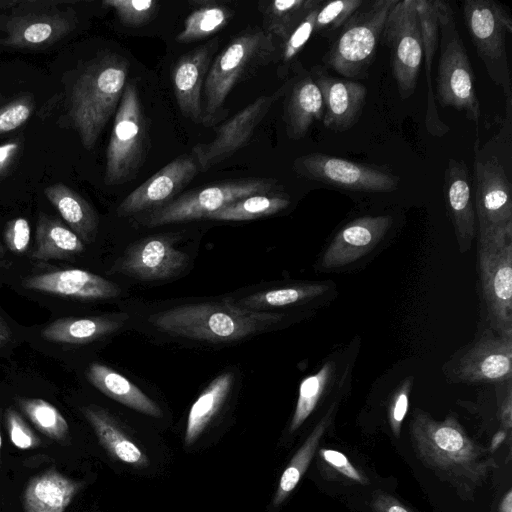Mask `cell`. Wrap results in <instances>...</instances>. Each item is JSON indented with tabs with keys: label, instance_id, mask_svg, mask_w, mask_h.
<instances>
[{
	"label": "cell",
	"instance_id": "38",
	"mask_svg": "<svg viewBox=\"0 0 512 512\" xmlns=\"http://www.w3.org/2000/svg\"><path fill=\"white\" fill-rule=\"evenodd\" d=\"M17 403L41 433L61 444L67 443L69 426L55 406L39 398H18Z\"/></svg>",
	"mask_w": 512,
	"mask_h": 512
},
{
	"label": "cell",
	"instance_id": "29",
	"mask_svg": "<svg viewBox=\"0 0 512 512\" xmlns=\"http://www.w3.org/2000/svg\"><path fill=\"white\" fill-rule=\"evenodd\" d=\"M44 194L83 243H91L95 239L98 217L80 194L63 183L46 187Z\"/></svg>",
	"mask_w": 512,
	"mask_h": 512
},
{
	"label": "cell",
	"instance_id": "13",
	"mask_svg": "<svg viewBox=\"0 0 512 512\" xmlns=\"http://www.w3.org/2000/svg\"><path fill=\"white\" fill-rule=\"evenodd\" d=\"M289 85L290 81H287L274 93L258 97L217 127L213 140L196 144L191 155L199 170L207 171L246 145L258 124L271 106L288 90Z\"/></svg>",
	"mask_w": 512,
	"mask_h": 512
},
{
	"label": "cell",
	"instance_id": "9",
	"mask_svg": "<svg viewBox=\"0 0 512 512\" xmlns=\"http://www.w3.org/2000/svg\"><path fill=\"white\" fill-rule=\"evenodd\" d=\"M145 148V121L138 90L126 83L119 102L106 151L104 181L117 185L139 170Z\"/></svg>",
	"mask_w": 512,
	"mask_h": 512
},
{
	"label": "cell",
	"instance_id": "5",
	"mask_svg": "<svg viewBox=\"0 0 512 512\" xmlns=\"http://www.w3.org/2000/svg\"><path fill=\"white\" fill-rule=\"evenodd\" d=\"M439 26L440 56L436 77V97L441 107L464 111L476 124L480 104L475 92V78L465 46L459 35L449 2L435 0Z\"/></svg>",
	"mask_w": 512,
	"mask_h": 512
},
{
	"label": "cell",
	"instance_id": "12",
	"mask_svg": "<svg viewBox=\"0 0 512 512\" xmlns=\"http://www.w3.org/2000/svg\"><path fill=\"white\" fill-rule=\"evenodd\" d=\"M294 170L307 179L353 191L388 192L398 185L395 176L374 166L322 153L296 158Z\"/></svg>",
	"mask_w": 512,
	"mask_h": 512
},
{
	"label": "cell",
	"instance_id": "34",
	"mask_svg": "<svg viewBox=\"0 0 512 512\" xmlns=\"http://www.w3.org/2000/svg\"><path fill=\"white\" fill-rule=\"evenodd\" d=\"M321 0H274L262 7L265 31L285 41Z\"/></svg>",
	"mask_w": 512,
	"mask_h": 512
},
{
	"label": "cell",
	"instance_id": "27",
	"mask_svg": "<svg viewBox=\"0 0 512 512\" xmlns=\"http://www.w3.org/2000/svg\"><path fill=\"white\" fill-rule=\"evenodd\" d=\"M127 318L126 314L61 318L45 326L41 335L50 342L85 344L116 332Z\"/></svg>",
	"mask_w": 512,
	"mask_h": 512
},
{
	"label": "cell",
	"instance_id": "7",
	"mask_svg": "<svg viewBox=\"0 0 512 512\" xmlns=\"http://www.w3.org/2000/svg\"><path fill=\"white\" fill-rule=\"evenodd\" d=\"M477 266L491 329L512 338V228L479 233Z\"/></svg>",
	"mask_w": 512,
	"mask_h": 512
},
{
	"label": "cell",
	"instance_id": "2",
	"mask_svg": "<svg viewBox=\"0 0 512 512\" xmlns=\"http://www.w3.org/2000/svg\"><path fill=\"white\" fill-rule=\"evenodd\" d=\"M282 313L249 310L232 301L187 304L149 317L169 334L208 342H230L261 332L283 319Z\"/></svg>",
	"mask_w": 512,
	"mask_h": 512
},
{
	"label": "cell",
	"instance_id": "33",
	"mask_svg": "<svg viewBox=\"0 0 512 512\" xmlns=\"http://www.w3.org/2000/svg\"><path fill=\"white\" fill-rule=\"evenodd\" d=\"M332 411L333 407L317 423L283 471L273 499V505L275 507L282 504V502L290 495L307 470L315 451L319 446L321 438L331 422Z\"/></svg>",
	"mask_w": 512,
	"mask_h": 512
},
{
	"label": "cell",
	"instance_id": "44",
	"mask_svg": "<svg viewBox=\"0 0 512 512\" xmlns=\"http://www.w3.org/2000/svg\"><path fill=\"white\" fill-rule=\"evenodd\" d=\"M33 104L29 98L14 100L0 109V134L23 125L31 116Z\"/></svg>",
	"mask_w": 512,
	"mask_h": 512
},
{
	"label": "cell",
	"instance_id": "30",
	"mask_svg": "<svg viewBox=\"0 0 512 512\" xmlns=\"http://www.w3.org/2000/svg\"><path fill=\"white\" fill-rule=\"evenodd\" d=\"M81 411L99 442L112 456L138 468L148 465L149 460L146 455L106 411L95 406L82 407Z\"/></svg>",
	"mask_w": 512,
	"mask_h": 512
},
{
	"label": "cell",
	"instance_id": "50",
	"mask_svg": "<svg viewBox=\"0 0 512 512\" xmlns=\"http://www.w3.org/2000/svg\"><path fill=\"white\" fill-rule=\"evenodd\" d=\"M511 381L507 384L506 395L500 406V417L502 425L506 431H509L512 427V400H511Z\"/></svg>",
	"mask_w": 512,
	"mask_h": 512
},
{
	"label": "cell",
	"instance_id": "1",
	"mask_svg": "<svg viewBox=\"0 0 512 512\" xmlns=\"http://www.w3.org/2000/svg\"><path fill=\"white\" fill-rule=\"evenodd\" d=\"M410 433L423 465L464 496H473L497 467L489 450L474 442L453 416L437 421L426 412L415 410Z\"/></svg>",
	"mask_w": 512,
	"mask_h": 512
},
{
	"label": "cell",
	"instance_id": "42",
	"mask_svg": "<svg viewBox=\"0 0 512 512\" xmlns=\"http://www.w3.org/2000/svg\"><path fill=\"white\" fill-rule=\"evenodd\" d=\"M321 4L312 9L283 42L284 45L280 54L281 72L286 73L288 71L290 64L296 59L314 33L315 18Z\"/></svg>",
	"mask_w": 512,
	"mask_h": 512
},
{
	"label": "cell",
	"instance_id": "51",
	"mask_svg": "<svg viewBox=\"0 0 512 512\" xmlns=\"http://www.w3.org/2000/svg\"><path fill=\"white\" fill-rule=\"evenodd\" d=\"M508 431L500 430L498 431L492 438L490 446H489V452L493 453L507 438Z\"/></svg>",
	"mask_w": 512,
	"mask_h": 512
},
{
	"label": "cell",
	"instance_id": "31",
	"mask_svg": "<svg viewBox=\"0 0 512 512\" xmlns=\"http://www.w3.org/2000/svg\"><path fill=\"white\" fill-rule=\"evenodd\" d=\"M82 240L62 221L41 214L36 225L35 260H65L83 252Z\"/></svg>",
	"mask_w": 512,
	"mask_h": 512
},
{
	"label": "cell",
	"instance_id": "49",
	"mask_svg": "<svg viewBox=\"0 0 512 512\" xmlns=\"http://www.w3.org/2000/svg\"><path fill=\"white\" fill-rule=\"evenodd\" d=\"M19 150L17 142L0 145V178L7 172Z\"/></svg>",
	"mask_w": 512,
	"mask_h": 512
},
{
	"label": "cell",
	"instance_id": "52",
	"mask_svg": "<svg viewBox=\"0 0 512 512\" xmlns=\"http://www.w3.org/2000/svg\"><path fill=\"white\" fill-rule=\"evenodd\" d=\"M499 512H512V491L508 490L504 495L500 506Z\"/></svg>",
	"mask_w": 512,
	"mask_h": 512
},
{
	"label": "cell",
	"instance_id": "23",
	"mask_svg": "<svg viewBox=\"0 0 512 512\" xmlns=\"http://www.w3.org/2000/svg\"><path fill=\"white\" fill-rule=\"evenodd\" d=\"M215 43L183 55L174 65L171 81L181 113L195 123L202 122V89Z\"/></svg>",
	"mask_w": 512,
	"mask_h": 512
},
{
	"label": "cell",
	"instance_id": "11",
	"mask_svg": "<svg viewBox=\"0 0 512 512\" xmlns=\"http://www.w3.org/2000/svg\"><path fill=\"white\" fill-rule=\"evenodd\" d=\"M270 179H241L221 182L185 193L155 210L147 218L148 226L208 218L226 205L242 198L268 194L275 187Z\"/></svg>",
	"mask_w": 512,
	"mask_h": 512
},
{
	"label": "cell",
	"instance_id": "24",
	"mask_svg": "<svg viewBox=\"0 0 512 512\" xmlns=\"http://www.w3.org/2000/svg\"><path fill=\"white\" fill-rule=\"evenodd\" d=\"M83 483L56 469L33 477L23 494L24 512H65Z\"/></svg>",
	"mask_w": 512,
	"mask_h": 512
},
{
	"label": "cell",
	"instance_id": "17",
	"mask_svg": "<svg viewBox=\"0 0 512 512\" xmlns=\"http://www.w3.org/2000/svg\"><path fill=\"white\" fill-rule=\"evenodd\" d=\"M192 155L175 158L127 195L117 208V215L126 217L165 202L182 190L199 172Z\"/></svg>",
	"mask_w": 512,
	"mask_h": 512
},
{
	"label": "cell",
	"instance_id": "10",
	"mask_svg": "<svg viewBox=\"0 0 512 512\" xmlns=\"http://www.w3.org/2000/svg\"><path fill=\"white\" fill-rule=\"evenodd\" d=\"M389 48L398 93L407 99L415 91L423 60V43L415 0H397L390 10L381 36Z\"/></svg>",
	"mask_w": 512,
	"mask_h": 512
},
{
	"label": "cell",
	"instance_id": "41",
	"mask_svg": "<svg viewBox=\"0 0 512 512\" xmlns=\"http://www.w3.org/2000/svg\"><path fill=\"white\" fill-rule=\"evenodd\" d=\"M103 4L112 8L121 23L128 27L146 24L159 8V3L153 0H105Z\"/></svg>",
	"mask_w": 512,
	"mask_h": 512
},
{
	"label": "cell",
	"instance_id": "37",
	"mask_svg": "<svg viewBox=\"0 0 512 512\" xmlns=\"http://www.w3.org/2000/svg\"><path fill=\"white\" fill-rule=\"evenodd\" d=\"M329 289L326 283H312L272 289L251 294L239 301L240 307L260 311V309L282 307L314 299Z\"/></svg>",
	"mask_w": 512,
	"mask_h": 512
},
{
	"label": "cell",
	"instance_id": "25",
	"mask_svg": "<svg viewBox=\"0 0 512 512\" xmlns=\"http://www.w3.org/2000/svg\"><path fill=\"white\" fill-rule=\"evenodd\" d=\"M324 103L321 92L310 73H306L291 86L286 101L285 121L287 134L292 139L304 137L315 121H322Z\"/></svg>",
	"mask_w": 512,
	"mask_h": 512
},
{
	"label": "cell",
	"instance_id": "46",
	"mask_svg": "<svg viewBox=\"0 0 512 512\" xmlns=\"http://www.w3.org/2000/svg\"><path fill=\"white\" fill-rule=\"evenodd\" d=\"M412 382V377H410L402 383L394 393L389 406L390 426L396 437L400 434L402 422L407 413Z\"/></svg>",
	"mask_w": 512,
	"mask_h": 512
},
{
	"label": "cell",
	"instance_id": "20",
	"mask_svg": "<svg viewBox=\"0 0 512 512\" xmlns=\"http://www.w3.org/2000/svg\"><path fill=\"white\" fill-rule=\"evenodd\" d=\"M386 215L364 216L345 225L325 250L321 267L335 269L360 259L382 240L391 226Z\"/></svg>",
	"mask_w": 512,
	"mask_h": 512
},
{
	"label": "cell",
	"instance_id": "45",
	"mask_svg": "<svg viewBox=\"0 0 512 512\" xmlns=\"http://www.w3.org/2000/svg\"><path fill=\"white\" fill-rule=\"evenodd\" d=\"M4 238L13 253H25L31 239V229L27 219L18 217L9 221L5 228Z\"/></svg>",
	"mask_w": 512,
	"mask_h": 512
},
{
	"label": "cell",
	"instance_id": "40",
	"mask_svg": "<svg viewBox=\"0 0 512 512\" xmlns=\"http://www.w3.org/2000/svg\"><path fill=\"white\" fill-rule=\"evenodd\" d=\"M364 0H336L322 2L315 18L314 33L328 36L348 21Z\"/></svg>",
	"mask_w": 512,
	"mask_h": 512
},
{
	"label": "cell",
	"instance_id": "26",
	"mask_svg": "<svg viewBox=\"0 0 512 512\" xmlns=\"http://www.w3.org/2000/svg\"><path fill=\"white\" fill-rule=\"evenodd\" d=\"M415 5L421 29L424 66L428 89L425 124L430 134L442 137L449 131V127L441 121L438 115L431 83L432 64L439 42V26L435 0H415Z\"/></svg>",
	"mask_w": 512,
	"mask_h": 512
},
{
	"label": "cell",
	"instance_id": "54",
	"mask_svg": "<svg viewBox=\"0 0 512 512\" xmlns=\"http://www.w3.org/2000/svg\"><path fill=\"white\" fill-rule=\"evenodd\" d=\"M1 446H2V439H1V434H0V453H1Z\"/></svg>",
	"mask_w": 512,
	"mask_h": 512
},
{
	"label": "cell",
	"instance_id": "28",
	"mask_svg": "<svg viewBox=\"0 0 512 512\" xmlns=\"http://www.w3.org/2000/svg\"><path fill=\"white\" fill-rule=\"evenodd\" d=\"M85 374L88 381L109 398L143 414L157 418L162 416L160 407L152 399L110 367L91 363Z\"/></svg>",
	"mask_w": 512,
	"mask_h": 512
},
{
	"label": "cell",
	"instance_id": "35",
	"mask_svg": "<svg viewBox=\"0 0 512 512\" xmlns=\"http://www.w3.org/2000/svg\"><path fill=\"white\" fill-rule=\"evenodd\" d=\"M290 199L286 195L256 194L232 202L208 217L220 221L253 220L276 214L287 208Z\"/></svg>",
	"mask_w": 512,
	"mask_h": 512
},
{
	"label": "cell",
	"instance_id": "16",
	"mask_svg": "<svg viewBox=\"0 0 512 512\" xmlns=\"http://www.w3.org/2000/svg\"><path fill=\"white\" fill-rule=\"evenodd\" d=\"M187 261V256L173 246L170 238L155 235L131 245L111 271L140 280H164L179 273Z\"/></svg>",
	"mask_w": 512,
	"mask_h": 512
},
{
	"label": "cell",
	"instance_id": "36",
	"mask_svg": "<svg viewBox=\"0 0 512 512\" xmlns=\"http://www.w3.org/2000/svg\"><path fill=\"white\" fill-rule=\"evenodd\" d=\"M184 21L182 31L177 35L179 43L198 41L221 30L231 19L232 11L215 2H202Z\"/></svg>",
	"mask_w": 512,
	"mask_h": 512
},
{
	"label": "cell",
	"instance_id": "19",
	"mask_svg": "<svg viewBox=\"0 0 512 512\" xmlns=\"http://www.w3.org/2000/svg\"><path fill=\"white\" fill-rule=\"evenodd\" d=\"M310 74L323 98L324 126L335 132L349 130L362 114L366 87L354 80L334 77L320 65L314 66Z\"/></svg>",
	"mask_w": 512,
	"mask_h": 512
},
{
	"label": "cell",
	"instance_id": "39",
	"mask_svg": "<svg viewBox=\"0 0 512 512\" xmlns=\"http://www.w3.org/2000/svg\"><path fill=\"white\" fill-rule=\"evenodd\" d=\"M334 372L332 363H326L321 369L301 382L296 408L291 420L290 431L297 430L316 408L319 400L330 384Z\"/></svg>",
	"mask_w": 512,
	"mask_h": 512
},
{
	"label": "cell",
	"instance_id": "15",
	"mask_svg": "<svg viewBox=\"0 0 512 512\" xmlns=\"http://www.w3.org/2000/svg\"><path fill=\"white\" fill-rule=\"evenodd\" d=\"M456 382H508L512 378V338L492 329L461 354L453 364Z\"/></svg>",
	"mask_w": 512,
	"mask_h": 512
},
{
	"label": "cell",
	"instance_id": "6",
	"mask_svg": "<svg viewBox=\"0 0 512 512\" xmlns=\"http://www.w3.org/2000/svg\"><path fill=\"white\" fill-rule=\"evenodd\" d=\"M397 0L365 1L353 13L331 42L322 58L345 78H359L372 64L387 16Z\"/></svg>",
	"mask_w": 512,
	"mask_h": 512
},
{
	"label": "cell",
	"instance_id": "4",
	"mask_svg": "<svg viewBox=\"0 0 512 512\" xmlns=\"http://www.w3.org/2000/svg\"><path fill=\"white\" fill-rule=\"evenodd\" d=\"M276 46L266 31L252 29L235 37L209 67L202 89V124L214 125L233 87L274 58Z\"/></svg>",
	"mask_w": 512,
	"mask_h": 512
},
{
	"label": "cell",
	"instance_id": "3",
	"mask_svg": "<svg viewBox=\"0 0 512 512\" xmlns=\"http://www.w3.org/2000/svg\"><path fill=\"white\" fill-rule=\"evenodd\" d=\"M127 74L128 63L125 59L118 55H106L86 67L75 82L69 115L85 149L94 147L118 108Z\"/></svg>",
	"mask_w": 512,
	"mask_h": 512
},
{
	"label": "cell",
	"instance_id": "53",
	"mask_svg": "<svg viewBox=\"0 0 512 512\" xmlns=\"http://www.w3.org/2000/svg\"><path fill=\"white\" fill-rule=\"evenodd\" d=\"M10 336V331L0 318V344L6 342Z\"/></svg>",
	"mask_w": 512,
	"mask_h": 512
},
{
	"label": "cell",
	"instance_id": "43",
	"mask_svg": "<svg viewBox=\"0 0 512 512\" xmlns=\"http://www.w3.org/2000/svg\"><path fill=\"white\" fill-rule=\"evenodd\" d=\"M5 421L12 444L21 450L35 449L41 445L40 439L13 408L5 412Z\"/></svg>",
	"mask_w": 512,
	"mask_h": 512
},
{
	"label": "cell",
	"instance_id": "48",
	"mask_svg": "<svg viewBox=\"0 0 512 512\" xmlns=\"http://www.w3.org/2000/svg\"><path fill=\"white\" fill-rule=\"evenodd\" d=\"M371 506L375 512H412L397 499L382 491L374 493Z\"/></svg>",
	"mask_w": 512,
	"mask_h": 512
},
{
	"label": "cell",
	"instance_id": "14",
	"mask_svg": "<svg viewBox=\"0 0 512 512\" xmlns=\"http://www.w3.org/2000/svg\"><path fill=\"white\" fill-rule=\"evenodd\" d=\"M475 215L478 233L512 228L511 182L495 156L474 160Z\"/></svg>",
	"mask_w": 512,
	"mask_h": 512
},
{
	"label": "cell",
	"instance_id": "21",
	"mask_svg": "<svg viewBox=\"0 0 512 512\" xmlns=\"http://www.w3.org/2000/svg\"><path fill=\"white\" fill-rule=\"evenodd\" d=\"M444 198L461 252L469 249L476 233L471 178L466 163L449 159L444 173Z\"/></svg>",
	"mask_w": 512,
	"mask_h": 512
},
{
	"label": "cell",
	"instance_id": "47",
	"mask_svg": "<svg viewBox=\"0 0 512 512\" xmlns=\"http://www.w3.org/2000/svg\"><path fill=\"white\" fill-rule=\"evenodd\" d=\"M321 458L342 476L359 484H367V478L349 461L345 454L340 451L321 448Z\"/></svg>",
	"mask_w": 512,
	"mask_h": 512
},
{
	"label": "cell",
	"instance_id": "8",
	"mask_svg": "<svg viewBox=\"0 0 512 512\" xmlns=\"http://www.w3.org/2000/svg\"><path fill=\"white\" fill-rule=\"evenodd\" d=\"M463 18L478 57L490 79L512 97L507 57V34L512 33V18L502 4L494 0H465Z\"/></svg>",
	"mask_w": 512,
	"mask_h": 512
},
{
	"label": "cell",
	"instance_id": "18",
	"mask_svg": "<svg viewBox=\"0 0 512 512\" xmlns=\"http://www.w3.org/2000/svg\"><path fill=\"white\" fill-rule=\"evenodd\" d=\"M76 27V17L72 11L43 10L15 14L5 23L6 36L0 44L14 48L47 47Z\"/></svg>",
	"mask_w": 512,
	"mask_h": 512
},
{
	"label": "cell",
	"instance_id": "32",
	"mask_svg": "<svg viewBox=\"0 0 512 512\" xmlns=\"http://www.w3.org/2000/svg\"><path fill=\"white\" fill-rule=\"evenodd\" d=\"M233 383V374L224 372L213 379L190 408L185 444L194 443L222 407Z\"/></svg>",
	"mask_w": 512,
	"mask_h": 512
},
{
	"label": "cell",
	"instance_id": "22",
	"mask_svg": "<svg viewBox=\"0 0 512 512\" xmlns=\"http://www.w3.org/2000/svg\"><path fill=\"white\" fill-rule=\"evenodd\" d=\"M23 287L79 299H108L120 294L119 286L97 274L81 269L42 273L25 278Z\"/></svg>",
	"mask_w": 512,
	"mask_h": 512
}]
</instances>
